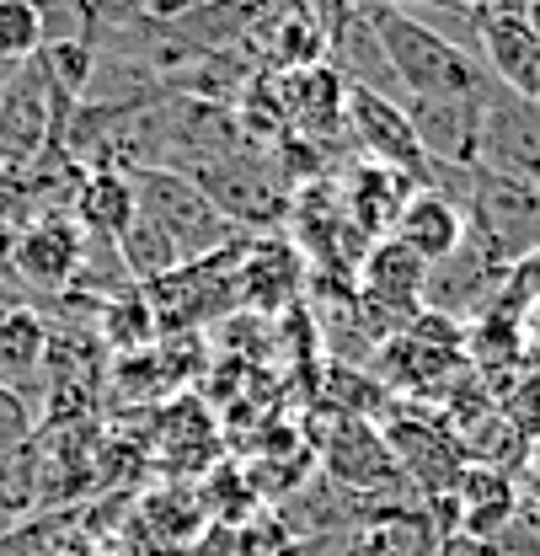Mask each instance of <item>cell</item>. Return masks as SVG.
Returning <instances> with one entry per match:
<instances>
[{
	"mask_svg": "<svg viewBox=\"0 0 540 556\" xmlns=\"http://www.w3.org/2000/svg\"><path fill=\"white\" fill-rule=\"evenodd\" d=\"M476 166L540 188V102H519V97L492 86L487 102H481V155H476Z\"/></svg>",
	"mask_w": 540,
	"mask_h": 556,
	"instance_id": "6",
	"label": "cell"
},
{
	"mask_svg": "<svg viewBox=\"0 0 540 556\" xmlns=\"http://www.w3.org/2000/svg\"><path fill=\"white\" fill-rule=\"evenodd\" d=\"M514 508H519V492L498 466H466V477L455 486V514H466L472 535H498L514 519Z\"/></svg>",
	"mask_w": 540,
	"mask_h": 556,
	"instance_id": "16",
	"label": "cell"
},
{
	"mask_svg": "<svg viewBox=\"0 0 540 556\" xmlns=\"http://www.w3.org/2000/svg\"><path fill=\"white\" fill-rule=\"evenodd\" d=\"M11 263H16V274L27 278V283H38V289H70L80 268H86V236H80V225L65 214H43V219H33L22 236H16V252H11Z\"/></svg>",
	"mask_w": 540,
	"mask_h": 556,
	"instance_id": "10",
	"label": "cell"
},
{
	"mask_svg": "<svg viewBox=\"0 0 540 556\" xmlns=\"http://www.w3.org/2000/svg\"><path fill=\"white\" fill-rule=\"evenodd\" d=\"M273 86H278V102H284V118H289L294 139L332 144V139L348 135V75L332 60L273 75Z\"/></svg>",
	"mask_w": 540,
	"mask_h": 556,
	"instance_id": "7",
	"label": "cell"
},
{
	"mask_svg": "<svg viewBox=\"0 0 540 556\" xmlns=\"http://www.w3.org/2000/svg\"><path fill=\"white\" fill-rule=\"evenodd\" d=\"M322 450H327V471L348 492H391L406 482L386 433L369 417H338V428L322 439Z\"/></svg>",
	"mask_w": 540,
	"mask_h": 556,
	"instance_id": "9",
	"label": "cell"
},
{
	"mask_svg": "<svg viewBox=\"0 0 540 556\" xmlns=\"http://www.w3.org/2000/svg\"><path fill=\"white\" fill-rule=\"evenodd\" d=\"M476 38H481V60H487V75L498 80V91L519 102H540V43L519 22V11L476 22Z\"/></svg>",
	"mask_w": 540,
	"mask_h": 556,
	"instance_id": "13",
	"label": "cell"
},
{
	"mask_svg": "<svg viewBox=\"0 0 540 556\" xmlns=\"http://www.w3.org/2000/svg\"><path fill=\"white\" fill-rule=\"evenodd\" d=\"M412 193H417L412 177L391 172V166H375V161H359V166H348L338 177L342 214H348V225H353L364 241H386Z\"/></svg>",
	"mask_w": 540,
	"mask_h": 556,
	"instance_id": "12",
	"label": "cell"
},
{
	"mask_svg": "<svg viewBox=\"0 0 540 556\" xmlns=\"http://www.w3.org/2000/svg\"><path fill=\"white\" fill-rule=\"evenodd\" d=\"M135 5H139V16H150V22H183L199 5H209V0H135Z\"/></svg>",
	"mask_w": 540,
	"mask_h": 556,
	"instance_id": "21",
	"label": "cell"
},
{
	"mask_svg": "<svg viewBox=\"0 0 540 556\" xmlns=\"http://www.w3.org/2000/svg\"><path fill=\"white\" fill-rule=\"evenodd\" d=\"M16 70H22V65H11V60H0V102H5V91H11V80H16Z\"/></svg>",
	"mask_w": 540,
	"mask_h": 556,
	"instance_id": "23",
	"label": "cell"
},
{
	"mask_svg": "<svg viewBox=\"0 0 540 556\" xmlns=\"http://www.w3.org/2000/svg\"><path fill=\"white\" fill-rule=\"evenodd\" d=\"M428 263L412 257L402 241H369L364 263H359V300L375 321H391L402 332L412 316L428 311Z\"/></svg>",
	"mask_w": 540,
	"mask_h": 556,
	"instance_id": "5",
	"label": "cell"
},
{
	"mask_svg": "<svg viewBox=\"0 0 540 556\" xmlns=\"http://www.w3.org/2000/svg\"><path fill=\"white\" fill-rule=\"evenodd\" d=\"M97 332H102V343L113 348V353H150L155 338H161V321H155L150 294L139 283L108 294L102 311H97Z\"/></svg>",
	"mask_w": 540,
	"mask_h": 556,
	"instance_id": "17",
	"label": "cell"
},
{
	"mask_svg": "<svg viewBox=\"0 0 540 556\" xmlns=\"http://www.w3.org/2000/svg\"><path fill=\"white\" fill-rule=\"evenodd\" d=\"M348 139L364 150V161L402 172L417 188L428 182V155L406 124V108L386 97L375 80H348Z\"/></svg>",
	"mask_w": 540,
	"mask_h": 556,
	"instance_id": "4",
	"label": "cell"
},
{
	"mask_svg": "<svg viewBox=\"0 0 540 556\" xmlns=\"http://www.w3.org/2000/svg\"><path fill=\"white\" fill-rule=\"evenodd\" d=\"M338 5H348V11H364V5H386V0H338Z\"/></svg>",
	"mask_w": 540,
	"mask_h": 556,
	"instance_id": "25",
	"label": "cell"
},
{
	"mask_svg": "<svg viewBox=\"0 0 540 556\" xmlns=\"http://www.w3.org/2000/svg\"><path fill=\"white\" fill-rule=\"evenodd\" d=\"M530 327H536V332H540V300H536V311H530Z\"/></svg>",
	"mask_w": 540,
	"mask_h": 556,
	"instance_id": "26",
	"label": "cell"
},
{
	"mask_svg": "<svg viewBox=\"0 0 540 556\" xmlns=\"http://www.w3.org/2000/svg\"><path fill=\"white\" fill-rule=\"evenodd\" d=\"M38 422H33V402L0 380V460H16L27 444H33Z\"/></svg>",
	"mask_w": 540,
	"mask_h": 556,
	"instance_id": "20",
	"label": "cell"
},
{
	"mask_svg": "<svg viewBox=\"0 0 540 556\" xmlns=\"http://www.w3.org/2000/svg\"><path fill=\"white\" fill-rule=\"evenodd\" d=\"M43 54V5L38 0H0V60L27 65Z\"/></svg>",
	"mask_w": 540,
	"mask_h": 556,
	"instance_id": "19",
	"label": "cell"
},
{
	"mask_svg": "<svg viewBox=\"0 0 540 556\" xmlns=\"http://www.w3.org/2000/svg\"><path fill=\"white\" fill-rule=\"evenodd\" d=\"M305 278H311V263L300 257V247L294 241H284V236H247V247H241V257H236V305H247V311H289L294 300H300V289H305Z\"/></svg>",
	"mask_w": 540,
	"mask_h": 556,
	"instance_id": "8",
	"label": "cell"
},
{
	"mask_svg": "<svg viewBox=\"0 0 540 556\" xmlns=\"http://www.w3.org/2000/svg\"><path fill=\"white\" fill-rule=\"evenodd\" d=\"M487 102V97H481ZM481 102H423L406 97V124L423 144L428 166H476L481 155Z\"/></svg>",
	"mask_w": 540,
	"mask_h": 556,
	"instance_id": "11",
	"label": "cell"
},
{
	"mask_svg": "<svg viewBox=\"0 0 540 556\" xmlns=\"http://www.w3.org/2000/svg\"><path fill=\"white\" fill-rule=\"evenodd\" d=\"M386 75L402 86L406 97H423V102H481L492 91V75L487 65H476V54H466L455 38H444L439 27H428L423 16H412L402 5H364L359 11Z\"/></svg>",
	"mask_w": 540,
	"mask_h": 556,
	"instance_id": "1",
	"label": "cell"
},
{
	"mask_svg": "<svg viewBox=\"0 0 540 556\" xmlns=\"http://www.w3.org/2000/svg\"><path fill=\"white\" fill-rule=\"evenodd\" d=\"M519 22L536 33V43H540V0H519Z\"/></svg>",
	"mask_w": 540,
	"mask_h": 556,
	"instance_id": "22",
	"label": "cell"
},
{
	"mask_svg": "<svg viewBox=\"0 0 540 556\" xmlns=\"http://www.w3.org/2000/svg\"><path fill=\"white\" fill-rule=\"evenodd\" d=\"M139 199H135V177L124 166H97L75 182V204L70 219L80 225L86 241H102V247H118L124 230L135 225Z\"/></svg>",
	"mask_w": 540,
	"mask_h": 556,
	"instance_id": "15",
	"label": "cell"
},
{
	"mask_svg": "<svg viewBox=\"0 0 540 556\" xmlns=\"http://www.w3.org/2000/svg\"><path fill=\"white\" fill-rule=\"evenodd\" d=\"M129 177H135L139 214L172 241V252H177L183 263L214 257V252H225V247L241 241V230L209 204L188 177H177V172H166V166H139Z\"/></svg>",
	"mask_w": 540,
	"mask_h": 556,
	"instance_id": "2",
	"label": "cell"
},
{
	"mask_svg": "<svg viewBox=\"0 0 540 556\" xmlns=\"http://www.w3.org/2000/svg\"><path fill=\"white\" fill-rule=\"evenodd\" d=\"M391 241H402L412 257H423L428 268L450 263L466 241V214L455 199H444L439 188H417L402 204L397 225H391Z\"/></svg>",
	"mask_w": 540,
	"mask_h": 556,
	"instance_id": "14",
	"label": "cell"
},
{
	"mask_svg": "<svg viewBox=\"0 0 540 556\" xmlns=\"http://www.w3.org/2000/svg\"><path fill=\"white\" fill-rule=\"evenodd\" d=\"M391 5H402V11H417V5H450V0H391Z\"/></svg>",
	"mask_w": 540,
	"mask_h": 556,
	"instance_id": "24",
	"label": "cell"
},
{
	"mask_svg": "<svg viewBox=\"0 0 540 556\" xmlns=\"http://www.w3.org/2000/svg\"><path fill=\"white\" fill-rule=\"evenodd\" d=\"M49 358V327L33 305H11L0 316V369L5 375H27Z\"/></svg>",
	"mask_w": 540,
	"mask_h": 556,
	"instance_id": "18",
	"label": "cell"
},
{
	"mask_svg": "<svg viewBox=\"0 0 540 556\" xmlns=\"http://www.w3.org/2000/svg\"><path fill=\"white\" fill-rule=\"evenodd\" d=\"M177 177H188L241 236L247 230H273V225L289 219V188L273 172L268 155H258V150L230 155V161H209L199 172H177Z\"/></svg>",
	"mask_w": 540,
	"mask_h": 556,
	"instance_id": "3",
	"label": "cell"
}]
</instances>
